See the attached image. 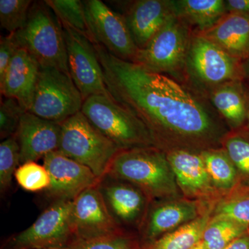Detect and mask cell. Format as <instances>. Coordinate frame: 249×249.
Segmentation results:
<instances>
[{
    "instance_id": "1",
    "label": "cell",
    "mask_w": 249,
    "mask_h": 249,
    "mask_svg": "<svg viewBox=\"0 0 249 249\" xmlns=\"http://www.w3.org/2000/svg\"><path fill=\"white\" fill-rule=\"evenodd\" d=\"M111 97L145 124L157 148L201 152L225 137L209 98L166 75L124 61L92 42Z\"/></svg>"
},
{
    "instance_id": "2",
    "label": "cell",
    "mask_w": 249,
    "mask_h": 249,
    "mask_svg": "<svg viewBox=\"0 0 249 249\" xmlns=\"http://www.w3.org/2000/svg\"><path fill=\"white\" fill-rule=\"evenodd\" d=\"M106 175L137 186L147 197H169L178 194V185L166 152L157 147L120 150Z\"/></svg>"
},
{
    "instance_id": "3",
    "label": "cell",
    "mask_w": 249,
    "mask_h": 249,
    "mask_svg": "<svg viewBox=\"0 0 249 249\" xmlns=\"http://www.w3.org/2000/svg\"><path fill=\"white\" fill-rule=\"evenodd\" d=\"M14 36L19 48L27 50L40 67L70 76L62 23L45 1L33 2L27 24Z\"/></svg>"
},
{
    "instance_id": "4",
    "label": "cell",
    "mask_w": 249,
    "mask_h": 249,
    "mask_svg": "<svg viewBox=\"0 0 249 249\" xmlns=\"http://www.w3.org/2000/svg\"><path fill=\"white\" fill-rule=\"evenodd\" d=\"M243 76L240 60L193 31L184 70V84L208 98L214 88Z\"/></svg>"
},
{
    "instance_id": "5",
    "label": "cell",
    "mask_w": 249,
    "mask_h": 249,
    "mask_svg": "<svg viewBox=\"0 0 249 249\" xmlns=\"http://www.w3.org/2000/svg\"><path fill=\"white\" fill-rule=\"evenodd\" d=\"M81 112L120 150L157 147L145 124L111 96H90L85 100Z\"/></svg>"
},
{
    "instance_id": "6",
    "label": "cell",
    "mask_w": 249,
    "mask_h": 249,
    "mask_svg": "<svg viewBox=\"0 0 249 249\" xmlns=\"http://www.w3.org/2000/svg\"><path fill=\"white\" fill-rule=\"evenodd\" d=\"M193 30L173 14L146 47L139 49L135 61L149 71L184 83V70Z\"/></svg>"
},
{
    "instance_id": "7",
    "label": "cell",
    "mask_w": 249,
    "mask_h": 249,
    "mask_svg": "<svg viewBox=\"0 0 249 249\" xmlns=\"http://www.w3.org/2000/svg\"><path fill=\"white\" fill-rule=\"evenodd\" d=\"M58 151L88 167L101 179L120 149L80 111L62 123Z\"/></svg>"
},
{
    "instance_id": "8",
    "label": "cell",
    "mask_w": 249,
    "mask_h": 249,
    "mask_svg": "<svg viewBox=\"0 0 249 249\" xmlns=\"http://www.w3.org/2000/svg\"><path fill=\"white\" fill-rule=\"evenodd\" d=\"M83 103L71 76L53 67H40L29 112L62 124L81 111Z\"/></svg>"
},
{
    "instance_id": "9",
    "label": "cell",
    "mask_w": 249,
    "mask_h": 249,
    "mask_svg": "<svg viewBox=\"0 0 249 249\" xmlns=\"http://www.w3.org/2000/svg\"><path fill=\"white\" fill-rule=\"evenodd\" d=\"M73 200L53 201L22 232L11 237L9 249H65L73 242L71 214Z\"/></svg>"
},
{
    "instance_id": "10",
    "label": "cell",
    "mask_w": 249,
    "mask_h": 249,
    "mask_svg": "<svg viewBox=\"0 0 249 249\" xmlns=\"http://www.w3.org/2000/svg\"><path fill=\"white\" fill-rule=\"evenodd\" d=\"M83 1L91 40L121 60L134 62L139 49L134 43L124 16L100 0Z\"/></svg>"
},
{
    "instance_id": "11",
    "label": "cell",
    "mask_w": 249,
    "mask_h": 249,
    "mask_svg": "<svg viewBox=\"0 0 249 249\" xmlns=\"http://www.w3.org/2000/svg\"><path fill=\"white\" fill-rule=\"evenodd\" d=\"M62 25L70 76L84 101L95 95L111 96L92 41L86 34L67 24Z\"/></svg>"
},
{
    "instance_id": "12",
    "label": "cell",
    "mask_w": 249,
    "mask_h": 249,
    "mask_svg": "<svg viewBox=\"0 0 249 249\" xmlns=\"http://www.w3.org/2000/svg\"><path fill=\"white\" fill-rule=\"evenodd\" d=\"M71 225L74 240L96 238L121 231L98 185L85 190L73 200Z\"/></svg>"
},
{
    "instance_id": "13",
    "label": "cell",
    "mask_w": 249,
    "mask_h": 249,
    "mask_svg": "<svg viewBox=\"0 0 249 249\" xmlns=\"http://www.w3.org/2000/svg\"><path fill=\"white\" fill-rule=\"evenodd\" d=\"M43 160L51 179L45 195L53 201L74 200L80 193L101 181L89 168L58 151L51 152Z\"/></svg>"
},
{
    "instance_id": "14",
    "label": "cell",
    "mask_w": 249,
    "mask_h": 249,
    "mask_svg": "<svg viewBox=\"0 0 249 249\" xmlns=\"http://www.w3.org/2000/svg\"><path fill=\"white\" fill-rule=\"evenodd\" d=\"M60 136L61 124L24 113L15 136L20 149V165L58 151Z\"/></svg>"
},
{
    "instance_id": "15",
    "label": "cell",
    "mask_w": 249,
    "mask_h": 249,
    "mask_svg": "<svg viewBox=\"0 0 249 249\" xmlns=\"http://www.w3.org/2000/svg\"><path fill=\"white\" fill-rule=\"evenodd\" d=\"M173 14L172 0H137L127 3L122 15L134 43L142 49Z\"/></svg>"
},
{
    "instance_id": "16",
    "label": "cell",
    "mask_w": 249,
    "mask_h": 249,
    "mask_svg": "<svg viewBox=\"0 0 249 249\" xmlns=\"http://www.w3.org/2000/svg\"><path fill=\"white\" fill-rule=\"evenodd\" d=\"M40 66L27 50L19 49L0 81L1 94L17 100L25 111H29L35 91Z\"/></svg>"
},
{
    "instance_id": "17",
    "label": "cell",
    "mask_w": 249,
    "mask_h": 249,
    "mask_svg": "<svg viewBox=\"0 0 249 249\" xmlns=\"http://www.w3.org/2000/svg\"><path fill=\"white\" fill-rule=\"evenodd\" d=\"M177 183L186 196H209L214 191L200 152L178 149L166 152Z\"/></svg>"
},
{
    "instance_id": "18",
    "label": "cell",
    "mask_w": 249,
    "mask_h": 249,
    "mask_svg": "<svg viewBox=\"0 0 249 249\" xmlns=\"http://www.w3.org/2000/svg\"><path fill=\"white\" fill-rule=\"evenodd\" d=\"M98 186L116 221L119 219L129 223L140 217L147 196L142 190L131 183H124L107 175L101 178Z\"/></svg>"
},
{
    "instance_id": "19",
    "label": "cell",
    "mask_w": 249,
    "mask_h": 249,
    "mask_svg": "<svg viewBox=\"0 0 249 249\" xmlns=\"http://www.w3.org/2000/svg\"><path fill=\"white\" fill-rule=\"evenodd\" d=\"M197 34L236 60L249 56V18L227 13L213 27Z\"/></svg>"
},
{
    "instance_id": "20",
    "label": "cell",
    "mask_w": 249,
    "mask_h": 249,
    "mask_svg": "<svg viewBox=\"0 0 249 249\" xmlns=\"http://www.w3.org/2000/svg\"><path fill=\"white\" fill-rule=\"evenodd\" d=\"M197 217V206L192 201H175L156 206L145 225V237L151 242Z\"/></svg>"
},
{
    "instance_id": "21",
    "label": "cell",
    "mask_w": 249,
    "mask_h": 249,
    "mask_svg": "<svg viewBox=\"0 0 249 249\" xmlns=\"http://www.w3.org/2000/svg\"><path fill=\"white\" fill-rule=\"evenodd\" d=\"M174 14L195 32L213 27L227 14L224 0H172Z\"/></svg>"
},
{
    "instance_id": "22",
    "label": "cell",
    "mask_w": 249,
    "mask_h": 249,
    "mask_svg": "<svg viewBox=\"0 0 249 249\" xmlns=\"http://www.w3.org/2000/svg\"><path fill=\"white\" fill-rule=\"evenodd\" d=\"M208 98L219 115L231 126L237 127L244 124L247 109L240 80L229 82L214 88Z\"/></svg>"
},
{
    "instance_id": "23",
    "label": "cell",
    "mask_w": 249,
    "mask_h": 249,
    "mask_svg": "<svg viewBox=\"0 0 249 249\" xmlns=\"http://www.w3.org/2000/svg\"><path fill=\"white\" fill-rule=\"evenodd\" d=\"M211 216L201 215L191 222L149 242L142 249H191L202 240Z\"/></svg>"
},
{
    "instance_id": "24",
    "label": "cell",
    "mask_w": 249,
    "mask_h": 249,
    "mask_svg": "<svg viewBox=\"0 0 249 249\" xmlns=\"http://www.w3.org/2000/svg\"><path fill=\"white\" fill-rule=\"evenodd\" d=\"M248 232L249 226L229 218L211 217L201 241L208 249H224Z\"/></svg>"
},
{
    "instance_id": "25",
    "label": "cell",
    "mask_w": 249,
    "mask_h": 249,
    "mask_svg": "<svg viewBox=\"0 0 249 249\" xmlns=\"http://www.w3.org/2000/svg\"><path fill=\"white\" fill-rule=\"evenodd\" d=\"M200 154L213 184L222 189H232L237 181V171L225 150L208 149Z\"/></svg>"
},
{
    "instance_id": "26",
    "label": "cell",
    "mask_w": 249,
    "mask_h": 249,
    "mask_svg": "<svg viewBox=\"0 0 249 249\" xmlns=\"http://www.w3.org/2000/svg\"><path fill=\"white\" fill-rule=\"evenodd\" d=\"M213 217H226L249 226V185H237L217 203Z\"/></svg>"
},
{
    "instance_id": "27",
    "label": "cell",
    "mask_w": 249,
    "mask_h": 249,
    "mask_svg": "<svg viewBox=\"0 0 249 249\" xmlns=\"http://www.w3.org/2000/svg\"><path fill=\"white\" fill-rule=\"evenodd\" d=\"M62 24L88 35L84 4L80 0H46Z\"/></svg>"
},
{
    "instance_id": "28",
    "label": "cell",
    "mask_w": 249,
    "mask_h": 249,
    "mask_svg": "<svg viewBox=\"0 0 249 249\" xmlns=\"http://www.w3.org/2000/svg\"><path fill=\"white\" fill-rule=\"evenodd\" d=\"M33 2L31 0H0L1 27L9 34L23 29L27 24Z\"/></svg>"
},
{
    "instance_id": "29",
    "label": "cell",
    "mask_w": 249,
    "mask_h": 249,
    "mask_svg": "<svg viewBox=\"0 0 249 249\" xmlns=\"http://www.w3.org/2000/svg\"><path fill=\"white\" fill-rule=\"evenodd\" d=\"M20 165V149L16 137L4 139L0 143V190L11 186L16 170Z\"/></svg>"
},
{
    "instance_id": "30",
    "label": "cell",
    "mask_w": 249,
    "mask_h": 249,
    "mask_svg": "<svg viewBox=\"0 0 249 249\" xmlns=\"http://www.w3.org/2000/svg\"><path fill=\"white\" fill-rule=\"evenodd\" d=\"M14 177L18 185L27 191H45L50 186V176L45 165L36 161L19 165Z\"/></svg>"
},
{
    "instance_id": "31",
    "label": "cell",
    "mask_w": 249,
    "mask_h": 249,
    "mask_svg": "<svg viewBox=\"0 0 249 249\" xmlns=\"http://www.w3.org/2000/svg\"><path fill=\"white\" fill-rule=\"evenodd\" d=\"M67 249H139L137 242L122 231L88 240H74Z\"/></svg>"
},
{
    "instance_id": "32",
    "label": "cell",
    "mask_w": 249,
    "mask_h": 249,
    "mask_svg": "<svg viewBox=\"0 0 249 249\" xmlns=\"http://www.w3.org/2000/svg\"><path fill=\"white\" fill-rule=\"evenodd\" d=\"M27 112L17 100L6 98L0 106V138L4 140L16 136L23 114Z\"/></svg>"
},
{
    "instance_id": "33",
    "label": "cell",
    "mask_w": 249,
    "mask_h": 249,
    "mask_svg": "<svg viewBox=\"0 0 249 249\" xmlns=\"http://www.w3.org/2000/svg\"><path fill=\"white\" fill-rule=\"evenodd\" d=\"M224 150L236 168L244 176L249 178V140L241 136L224 137Z\"/></svg>"
},
{
    "instance_id": "34",
    "label": "cell",
    "mask_w": 249,
    "mask_h": 249,
    "mask_svg": "<svg viewBox=\"0 0 249 249\" xmlns=\"http://www.w3.org/2000/svg\"><path fill=\"white\" fill-rule=\"evenodd\" d=\"M19 49L14 34L1 36L0 40V81L4 78L10 64Z\"/></svg>"
},
{
    "instance_id": "35",
    "label": "cell",
    "mask_w": 249,
    "mask_h": 249,
    "mask_svg": "<svg viewBox=\"0 0 249 249\" xmlns=\"http://www.w3.org/2000/svg\"><path fill=\"white\" fill-rule=\"evenodd\" d=\"M225 6L227 13L249 18V0H227Z\"/></svg>"
},
{
    "instance_id": "36",
    "label": "cell",
    "mask_w": 249,
    "mask_h": 249,
    "mask_svg": "<svg viewBox=\"0 0 249 249\" xmlns=\"http://www.w3.org/2000/svg\"><path fill=\"white\" fill-rule=\"evenodd\" d=\"M224 249H249V232L236 239Z\"/></svg>"
},
{
    "instance_id": "37",
    "label": "cell",
    "mask_w": 249,
    "mask_h": 249,
    "mask_svg": "<svg viewBox=\"0 0 249 249\" xmlns=\"http://www.w3.org/2000/svg\"><path fill=\"white\" fill-rule=\"evenodd\" d=\"M242 71H243V76L244 75L249 76V60L248 62H246L245 65H242Z\"/></svg>"
},
{
    "instance_id": "38",
    "label": "cell",
    "mask_w": 249,
    "mask_h": 249,
    "mask_svg": "<svg viewBox=\"0 0 249 249\" xmlns=\"http://www.w3.org/2000/svg\"><path fill=\"white\" fill-rule=\"evenodd\" d=\"M191 249H208L206 248V246L204 245V244L203 243L202 241H201L200 242H199V243L197 244V245H196L195 246V247H193V248H191Z\"/></svg>"
},
{
    "instance_id": "39",
    "label": "cell",
    "mask_w": 249,
    "mask_h": 249,
    "mask_svg": "<svg viewBox=\"0 0 249 249\" xmlns=\"http://www.w3.org/2000/svg\"><path fill=\"white\" fill-rule=\"evenodd\" d=\"M67 249V248H65V249H59V248H54V249Z\"/></svg>"
}]
</instances>
